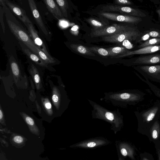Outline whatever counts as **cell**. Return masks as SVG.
<instances>
[{"instance_id":"6da1fadb","label":"cell","mask_w":160,"mask_h":160,"mask_svg":"<svg viewBox=\"0 0 160 160\" xmlns=\"http://www.w3.org/2000/svg\"><path fill=\"white\" fill-rule=\"evenodd\" d=\"M145 94L138 89L125 90L104 93V99L112 105L126 108L135 105L144 99Z\"/></svg>"},{"instance_id":"7a4b0ae2","label":"cell","mask_w":160,"mask_h":160,"mask_svg":"<svg viewBox=\"0 0 160 160\" xmlns=\"http://www.w3.org/2000/svg\"><path fill=\"white\" fill-rule=\"evenodd\" d=\"M92 107L93 118L103 120L112 125L113 128H119L123 125V117L118 109L114 111L108 110L92 101L88 100Z\"/></svg>"},{"instance_id":"3957f363","label":"cell","mask_w":160,"mask_h":160,"mask_svg":"<svg viewBox=\"0 0 160 160\" xmlns=\"http://www.w3.org/2000/svg\"><path fill=\"white\" fill-rule=\"evenodd\" d=\"M138 123L149 125L150 128L160 117V101H157L151 107L141 112H135Z\"/></svg>"},{"instance_id":"277c9868","label":"cell","mask_w":160,"mask_h":160,"mask_svg":"<svg viewBox=\"0 0 160 160\" xmlns=\"http://www.w3.org/2000/svg\"><path fill=\"white\" fill-rule=\"evenodd\" d=\"M7 22L11 31L19 41L38 56V48L34 43L30 36L20 27L12 21L7 20Z\"/></svg>"},{"instance_id":"5b68a950","label":"cell","mask_w":160,"mask_h":160,"mask_svg":"<svg viewBox=\"0 0 160 160\" xmlns=\"http://www.w3.org/2000/svg\"><path fill=\"white\" fill-rule=\"evenodd\" d=\"M140 35V33L135 28L129 27L114 35L103 37L102 40L110 43H119L126 40H135Z\"/></svg>"},{"instance_id":"8992f818","label":"cell","mask_w":160,"mask_h":160,"mask_svg":"<svg viewBox=\"0 0 160 160\" xmlns=\"http://www.w3.org/2000/svg\"><path fill=\"white\" fill-rule=\"evenodd\" d=\"M136 69L145 78L160 83V65L140 66Z\"/></svg>"},{"instance_id":"52a82bcc","label":"cell","mask_w":160,"mask_h":160,"mask_svg":"<svg viewBox=\"0 0 160 160\" xmlns=\"http://www.w3.org/2000/svg\"><path fill=\"white\" fill-rule=\"evenodd\" d=\"M103 10L106 12H117L121 13L136 17H144L145 14L140 10L127 6L116 5H108L103 6Z\"/></svg>"},{"instance_id":"ba28073f","label":"cell","mask_w":160,"mask_h":160,"mask_svg":"<svg viewBox=\"0 0 160 160\" xmlns=\"http://www.w3.org/2000/svg\"><path fill=\"white\" fill-rule=\"evenodd\" d=\"M100 15L110 20L132 24L138 23L142 21L139 17L125 14H120L106 12L99 13Z\"/></svg>"},{"instance_id":"9c48e42d","label":"cell","mask_w":160,"mask_h":160,"mask_svg":"<svg viewBox=\"0 0 160 160\" xmlns=\"http://www.w3.org/2000/svg\"><path fill=\"white\" fill-rule=\"evenodd\" d=\"M129 27L127 25L114 24L99 30H93L92 36L98 37L111 36L125 30Z\"/></svg>"},{"instance_id":"30bf717a","label":"cell","mask_w":160,"mask_h":160,"mask_svg":"<svg viewBox=\"0 0 160 160\" xmlns=\"http://www.w3.org/2000/svg\"><path fill=\"white\" fill-rule=\"evenodd\" d=\"M29 35L37 47L44 52L50 59L54 60L49 53L42 40L39 37L38 32L33 27L32 24H28L26 26Z\"/></svg>"},{"instance_id":"8fae6325","label":"cell","mask_w":160,"mask_h":160,"mask_svg":"<svg viewBox=\"0 0 160 160\" xmlns=\"http://www.w3.org/2000/svg\"><path fill=\"white\" fill-rule=\"evenodd\" d=\"M4 1L10 9L16 15L26 26L28 24H32L27 15L26 12L24 9L16 4L8 0H6Z\"/></svg>"},{"instance_id":"7c38bea8","label":"cell","mask_w":160,"mask_h":160,"mask_svg":"<svg viewBox=\"0 0 160 160\" xmlns=\"http://www.w3.org/2000/svg\"><path fill=\"white\" fill-rule=\"evenodd\" d=\"M28 2L33 17L43 33L46 35H48V30L39 13L36 4L33 0H28Z\"/></svg>"},{"instance_id":"4fadbf2b","label":"cell","mask_w":160,"mask_h":160,"mask_svg":"<svg viewBox=\"0 0 160 160\" xmlns=\"http://www.w3.org/2000/svg\"><path fill=\"white\" fill-rule=\"evenodd\" d=\"M133 63L138 65H153L160 63V54H155L139 57Z\"/></svg>"},{"instance_id":"5bb4252c","label":"cell","mask_w":160,"mask_h":160,"mask_svg":"<svg viewBox=\"0 0 160 160\" xmlns=\"http://www.w3.org/2000/svg\"><path fill=\"white\" fill-rule=\"evenodd\" d=\"M159 50H160V45L149 46L133 51H129L124 54L114 58H121L134 54L151 53L156 52Z\"/></svg>"},{"instance_id":"9a60e30c","label":"cell","mask_w":160,"mask_h":160,"mask_svg":"<svg viewBox=\"0 0 160 160\" xmlns=\"http://www.w3.org/2000/svg\"><path fill=\"white\" fill-rule=\"evenodd\" d=\"M19 43L24 53L35 63L42 67H48V64L42 60L38 56L33 52L23 43L20 41H19Z\"/></svg>"},{"instance_id":"2e32d148","label":"cell","mask_w":160,"mask_h":160,"mask_svg":"<svg viewBox=\"0 0 160 160\" xmlns=\"http://www.w3.org/2000/svg\"><path fill=\"white\" fill-rule=\"evenodd\" d=\"M44 2L48 10L55 18L60 19L62 17V14L55 1L44 0Z\"/></svg>"},{"instance_id":"e0dca14e","label":"cell","mask_w":160,"mask_h":160,"mask_svg":"<svg viewBox=\"0 0 160 160\" xmlns=\"http://www.w3.org/2000/svg\"><path fill=\"white\" fill-rule=\"evenodd\" d=\"M71 48L74 51L81 54L90 56H95V54L92 52L88 47L82 45L72 44L70 45Z\"/></svg>"},{"instance_id":"ac0fdd59","label":"cell","mask_w":160,"mask_h":160,"mask_svg":"<svg viewBox=\"0 0 160 160\" xmlns=\"http://www.w3.org/2000/svg\"><path fill=\"white\" fill-rule=\"evenodd\" d=\"M120 151L124 156H128L134 159V150L129 145L125 143H121L119 146Z\"/></svg>"},{"instance_id":"d6986e66","label":"cell","mask_w":160,"mask_h":160,"mask_svg":"<svg viewBox=\"0 0 160 160\" xmlns=\"http://www.w3.org/2000/svg\"><path fill=\"white\" fill-rule=\"evenodd\" d=\"M110 56L113 58L125 54L129 50L122 47H115L106 48Z\"/></svg>"},{"instance_id":"ffe728a7","label":"cell","mask_w":160,"mask_h":160,"mask_svg":"<svg viewBox=\"0 0 160 160\" xmlns=\"http://www.w3.org/2000/svg\"><path fill=\"white\" fill-rule=\"evenodd\" d=\"M105 142L101 140H92L80 143L76 146L83 148H93L104 144Z\"/></svg>"},{"instance_id":"44dd1931","label":"cell","mask_w":160,"mask_h":160,"mask_svg":"<svg viewBox=\"0 0 160 160\" xmlns=\"http://www.w3.org/2000/svg\"><path fill=\"white\" fill-rule=\"evenodd\" d=\"M29 72L36 83L37 89H39L41 86L40 77L37 68L33 64L31 65Z\"/></svg>"},{"instance_id":"7402d4cb","label":"cell","mask_w":160,"mask_h":160,"mask_svg":"<svg viewBox=\"0 0 160 160\" xmlns=\"http://www.w3.org/2000/svg\"><path fill=\"white\" fill-rule=\"evenodd\" d=\"M152 138L154 139H157L160 134V123L159 121H156L150 129Z\"/></svg>"},{"instance_id":"603a6c76","label":"cell","mask_w":160,"mask_h":160,"mask_svg":"<svg viewBox=\"0 0 160 160\" xmlns=\"http://www.w3.org/2000/svg\"><path fill=\"white\" fill-rule=\"evenodd\" d=\"M160 44V38H154L146 41L139 45L138 48H141L148 46L159 45Z\"/></svg>"},{"instance_id":"cb8c5ba5","label":"cell","mask_w":160,"mask_h":160,"mask_svg":"<svg viewBox=\"0 0 160 160\" xmlns=\"http://www.w3.org/2000/svg\"><path fill=\"white\" fill-rule=\"evenodd\" d=\"M88 48L94 53H96L103 56H110L108 51L106 48L96 46L89 47Z\"/></svg>"},{"instance_id":"d4e9b609","label":"cell","mask_w":160,"mask_h":160,"mask_svg":"<svg viewBox=\"0 0 160 160\" xmlns=\"http://www.w3.org/2000/svg\"><path fill=\"white\" fill-rule=\"evenodd\" d=\"M57 3L59 6L63 15L66 18L68 17L67 9L68 7L67 1L65 0H57Z\"/></svg>"},{"instance_id":"484cf974","label":"cell","mask_w":160,"mask_h":160,"mask_svg":"<svg viewBox=\"0 0 160 160\" xmlns=\"http://www.w3.org/2000/svg\"><path fill=\"white\" fill-rule=\"evenodd\" d=\"M60 98V94L58 93L57 89L55 88L53 89L52 99L54 104L57 108H59L61 102Z\"/></svg>"},{"instance_id":"4316f807","label":"cell","mask_w":160,"mask_h":160,"mask_svg":"<svg viewBox=\"0 0 160 160\" xmlns=\"http://www.w3.org/2000/svg\"><path fill=\"white\" fill-rule=\"evenodd\" d=\"M87 21L94 28L93 30H99L106 27V26L103 24L101 22L92 18H90L88 19Z\"/></svg>"},{"instance_id":"83f0119b","label":"cell","mask_w":160,"mask_h":160,"mask_svg":"<svg viewBox=\"0 0 160 160\" xmlns=\"http://www.w3.org/2000/svg\"><path fill=\"white\" fill-rule=\"evenodd\" d=\"M136 73L137 75L138 76L139 78L141 79L148 84L152 90L153 91L154 93L157 97L160 98V89L159 88H158L157 87L154 85L152 84L151 83L149 82L148 79L145 78L146 80H147V81L146 80L145 81L140 77V76L137 73Z\"/></svg>"},{"instance_id":"f1b7e54d","label":"cell","mask_w":160,"mask_h":160,"mask_svg":"<svg viewBox=\"0 0 160 160\" xmlns=\"http://www.w3.org/2000/svg\"><path fill=\"white\" fill-rule=\"evenodd\" d=\"M11 69L14 76L18 77L20 74V70L18 65L15 60H12L10 62Z\"/></svg>"},{"instance_id":"f546056e","label":"cell","mask_w":160,"mask_h":160,"mask_svg":"<svg viewBox=\"0 0 160 160\" xmlns=\"http://www.w3.org/2000/svg\"><path fill=\"white\" fill-rule=\"evenodd\" d=\"M38 56L44 61L47 64H52L55 63L54 60L50 59L44 52L38 49Z\"/></svg>"},{"instance_id":"4dcf8cb0","label":"cell","mask_w":160,"mask_h":160,"mask_svg":"<svg viewBox=\"0 0 160 160\" xmlns=\"http://www.w3.org/2000/svg\"><path fill=\"white\" fill-rule=\"evenodd\" d=\"M43 104L44 108L48 114L52 115L53 113L52 110L51 104L49 101L47 99H45Z\"/></svg>"},{"instance_id":"1f68e13d","label":"cell","mask_w":160,"mask_h":160,"mask_svg":"<svg viewBox=\"0 0 160 160\" xmlns=\"http://www.w3.org/2000/svg\"><path fill=\"white\" fill-rule=\"evenodd\" d=\"M23 117L26 122L28 125L31 127L34 126V122L33 119L31 117L25 115H23Z\"/></svg>"},{"instance_id":"d6a6232c","label":"cell","mask_w":160,"mask_h":160,"mask_svg":"<svg viewBox=\"0 0 160 160\" xmlns=\"http://www.w3.org/2000/svg\"><path fill=\"white\" fill-rule=\"evenodd\" d=\"M115 2V3L122 6L132 4V2L130 1L127 0H116Z\"/></svg>"},{"instance_id":"836d02e7","label":"cell","mask_w":160,"mask_h":160,"mask_svg":"<svg viewBox=\"0 0 160 160\" xmlns=\"http://www.w3.org/2000/svg\"><path fill=\"white\" fill-rule=\"evenodd\" d=\"M3 12L1 7H0V21L3 30V31L4 33L5 31V27L3 22Z\"/></svg>"},{"instance_id":"e575fe53","label":"cell","mask_w":160,"mask_h":160,"mask_svg":"<svg viewBox=\"0 0 160 160\" xmlns=\"http://www.w3.org/2000/svg\"><path fill=\"white\" fill-rule=\"evenodd\" d=\"M149 34L152 37L160 38V32L152 31L150 32Z\"/></svg>"},{"instance_id":"d590c367","label":"cell","mask_w":160,"mask_h":160,"mask_svg":"<svg viewBox=\"0 0 160 160\" xmlns=\"http://www.w3.org/2000/svg\"><path fill=\"white\" fill-rule=\"evenodd\" d=\"M14 141L18 143H22L23 141V138L19 136H16L14 137L13 139Z\"/></svg>"},{"instance_id":"8d00e7d4","label":"cell","mask_w":160,"mask_h":160,"mask_svg":"<svg viewBox=\"0 0 160 160\" xmlns=\"http://www.w3.org/2000/svg\"><path fill=\"white\" fill-rule=\"evenodd\" d=\"M150 36L149 33H147L142 36L141 37L140 41H147L150 38Z\"/></svg>"},{"instance_id":"74e56055","label":"cell","mask_w":160,"mask_h":160,"mask_svg":"<svg viewBox=\"0 0 160 160\" xmlns=\"http://www.w3.org/2000/svg\"><path fill=\"white\" fill-rule=\"evenodd\" d=\"M59 25L63 27H66L68 25V23L65 21H60Z\"/></svg>"},{"instance_id":"f35d334b","label":"cell","mask_w":160,"mask_h":160,"mask_svg":"<svg viewBox=\"0 0 160 160\" xmlns=\"http://www.w3.org/2000/svg\"><path fill=\"white\" fill-rule=\"evenodd\" d=\"M3 112L1 109L0 110V119L1 121L2 120V119H3Z\"/></svg>"},{"instance_id":"ab89813d","label":"cell","mask_w":160,"mask_h":160,"mask_svg":"<svg viewBox=\"0 0 160 160\" xmlns=\"http://www.w3.org/2000/svg\"><path fill=\"white\" fill-rule=\"evenodd\" d=\"M158 156L159 160H160V148L158 149Z\"/></svg>"},{"instance_id":"60d3db41","label":"cell","mask_w":160,"mask_h":160,"mask_svg":"<svg viewBox=\"0 0 160 160\" xmlns=\"http://www.w3.org/2000/svg\"><path fill=\"white\" fill-rule=\"evenodd\" d=\"M157 13L159 15L160 17V9H158L157 11Z\"/></svg>"},{"instance_id":"b9f144b4","label":"cell","mask_w":160,"mask_h":160,"mask_svg":"<svg viewBox=\"0 0 160 160\" xmlns=\"http://www.w3.org/2000/svg\"><path fill=\"white\" fill-rule=\"evenodd\" d=\"M143 160H149L147 158H144L143 159Z\"/></svg>"},{"instance_id":"7bdbcfd3","label":"cell","mask_w":160,"mask_h":160,"mask_svg":"<svg viewBox=\"0 0 160 160\" xmlns=\"http://www.w3.org/2000/svg\"><path fill=\"white\" fill-rule=\"evenodd\" d=\"M119 160H122V159H121L120 158H119Z\"/></svg>"}]
</instances>
